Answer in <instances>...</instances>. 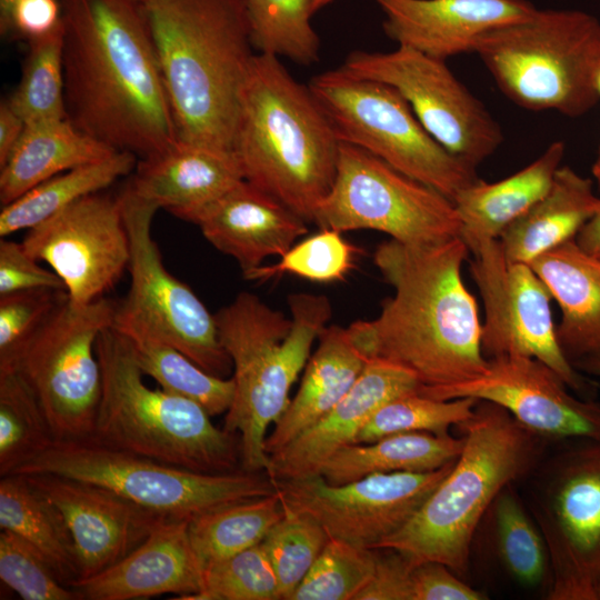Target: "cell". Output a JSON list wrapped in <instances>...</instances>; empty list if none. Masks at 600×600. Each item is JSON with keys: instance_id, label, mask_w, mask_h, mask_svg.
I'll return each mask as SVG.
<instances>
[{"instance_id": "1", "label": "cell", "mask_w": 600, "mask_h": 600, "mask_svg": "<svg viewBox=\"0 0 600 600\" xmlns=\"http://www.w3.org/2000/svg\"><path fill=\"white\" fill-rule=\"evenodd\" d=\"M67 119L144 159L178 139L152 36L133 0H62Z\"/></svg>"}, {"instance_id": "2", "label": "cell", "mask_w": 600, "mask_h": 600, "mask_svg": "<svg viewBox=\"0 0 600 600\" xmlns=\"http://www.w3.org/2000/svg\"><path fill=\"white\" fill-rule=\"evenodd\" d=\"M469 252L460 237L430 246L379 244L373 261L394 294L377 318L348 327L367 359L410 372L420 394L470 380L488 366L478 306L461 274Z\"/></svg>"}, {"instance_id": "3", "label": "cell", "mask_w": 600, "mask_h": 600, "mask_svg": "<svg viewBox=\"0 0 600 600\" xmlns=\"http://www.w3.org/2000/svg\"><path fill=\"white\" fill-rule=\"evenodd\" d=\"M178 139L232 151L241 92L256 56L244 0H149Z\"/></svg>"}, {"instance_id": "4", "label": "cell", "mask_w": 600, "mask_h": 600, "mask_svg": "<svg viewBox=\"0 0 600 600\" xmlns=\"http://www.w3.org/2000/svg\"><path fill=\"white\" fill-rule=\"evenodd\" d=\"M340 144L309 87L278 57L256 53L233 143L243 179L313 222L334 181Z\"/></svg>"}, {"instance_id": "5", "label": "cell", "mask_w": 600, "mask_h": 600, "mask_svg": "<svg viewBox=\"0 0 600 600\" xmlns=\"http://www.w3.org/2000/svg\"><path fill=\"white\" fill-rule=\"evenodd\" d=\"M288 304L290 317L242 291L214 314L233 368L223 428L239 434L241 469L248 472L268 473L267 430L289 404L290 390L332 313L323 294L292 293Z\"/></svg>"}, {"instance_id": "6", "label": "cell", "mask_w": 600, "mask_h": 600, "mask_svg": "<svg viewBox=\"0 0 600 600\" xmlns=\"http://www.w3.org/2000/svg\"><path fill=\"white\" fill-rule=\"evenodd\" d=\"M459 427L464 443L448 474L412 518L377 547L398 550L416 563L441 562L458 576L467 571L481 519L504 487L537 467L544 440L484 400Z\"/></svg>"}, {"instance_id": "7", "label": "cell", "mask_w": 600, "mask_h": 600, "mask_svg": "<svg viewBox=\"0 0 600 600\" xmlns=\"http://www.w3.org/2000/svg\"><path fill=\"white\" fill-rule=\"evenodd\" d=\"M96 351L102 389L91 439L192 471L242 470L236 434L216 427L198 403L149 388L129 341L112 326Z\"/></svg>"}, {"instance_id": "8", "label": "cell", "mask_w": 600, "mask_h": 600, "mask_svg": "<svg viewBox=\"0 0 600 600\" xmlns=\"http://www.w3.org/2000/svg\"><path fill=\"white\" fill-rule=\"evenodd\" d=\"M476 52L499 89L533 111L578 117L600 99V21L580 10H536L482 34Z\"/></svg>"}, {"instance_id": "9", "label": "cell", "mask_w": 600, "mask_h": 600, "mask_svg": "<svg viewBox=\"0 0 600 600\" xmlns=\"http://www.w3.org/2000/svg\"><path fill=\"white\" fill-rule=\"evenodd\" d=\"M13 473L53 474L97 484L168 520L190 521L212 509L277 491L274 480L264 472H198L91 438L56 441Z\"/></svg>"}, {"instance_id": "10", "label": "cell", "mask_w": 600, "mask_h": 600, "mask_svg": "<svg viewBox=\"0 0 600 600\" xmlns=\"http://www.w3.org/2000/svg\"><path fill=\"white\" fill-rule=\"evenodd\" d=\"M339 140L374 154L450 200L480 179L476 168L443 148L391 86L339 68L308 84Z\"/></svg>"}, {"instance_id": "11", "label": "cell", "mask_w": 600, "mask_h": 600, "mask_svg": "<svg viewBox=\"0 0 600 600\" xmlns=\"http://www.w3.org/2000/svg\"><path fill=\"white\" fill-rule=\"evenodd\" d=\"M313 223L340 232L376 230L411 246L460 237L461 222L448 197L362 148L341 142L336 178Z\"/></svg>"}, {"instance_id": "12", "label": "cell", "mask_w": 600, "mask_h": 600, "mask_svg": "<svg viewBox=\"0 0 600 600\" xmlns=\"http://www.w3.org/2000/svg\"><path fill=\"white\" fill-rule=\"evenodd\" d=\"M130 242V286L117 303L113 328L162 340L204 371L226 378L232 362L211 314L193 290L164 267L151 224L157 206L132 194H119Z\"/></svg>"}, {"instance_id": "13", "label": "cell", "mask_w": 600, "mask_h": 600, "mask_svg": "<svg viewBox=\"0 0 600 600\" xmlns=\"http://www.w3.org/2000/svg\"><path fill=\"white\" fill-rule=\"evenodd\" d=\"M117 301L66 297L23 351L18 370L41 403L56 441L92 437L101 399L99 334L113 326Z\"/></svg>"}, {"instance_id": "14", "label": "cell", "mask_w": 600, "mask_h": 600, "mask_svg": "<svg viewBox=\"0 0 600 600\" xmlns=\"http://www.w3.org/2000/svg\"><path fill=\"white\" fill-rule=\"evenodd\" d=\"M531 507L549 554L550 600H597L600 441L582 439L544 467Z\"/></svg>"}, {"instance_id": "15", "label": "cell", "mask_w": 600, "mask_h": 600, "mask_svg": "<svg viewBox=\"0 0 600 600\" xmlns=\"http://www.w3.org/2000/svg\"><path fill=\"white\" fill-rule=\"evenodd\" d=\"M339 69L354 78L394 88L424 129L473 168L503 140L498 122L444 60L398 46L390 52L352 51Z\"/></svg>"}, {"instance_id": "16", "label": "cell", "mask_w": 600, "mask_h": 600, "mask_svg": "<svg viewBox=\"0 0 600 600\" xmlns=\"http://www.w3.org/2000/svg\"><path fill=\"white\" fill-rule=\"evenodd\" d=\"M470 272L479 289L484 319L481 348L487 359L530 357L551 367L573 391L588 384L563 354L547 284L529 263L507 258L499 239L471 247Z\"/></svg>"}, {"instance_id": "17", "label": "cell", "mask_w": 600, "mask_h": 600, "mask_svg": "<svg viewBox=\"0 0 600 600\" xmlns=\"http://www.w3.org/2000/svg\"><path fill=\"white\" fill-rule=\"evenodd\" d=\"M454 461L433 471L372 473L343 484L321 476L276 484L288 508L313 517L330 538L376 549L412 518Z\"/></svg>"}, {"instance_id": "18", "label": "cell", "mask_w": 600, "mask_h": 600, "mask_svg": "<svg viewBox=\"0 0 600 600\" xmlns=\"http://www.w3.org/2000/svg\"><path fill=\"white\" fill-rule=\"evenodd\" d=\"M22 246L50 266L67 297L89 303L111 290L130 259V242L119 198L86 196L28 230Z\"/></svg>"}, {"instance_id": "19", "label": "cell", "mask_w": 600, "mask_h": 600, "mask_svg": "<svg viewBox=\"0 0 600 600\" xmlns=\"http://www.w3.org/2000/svg\"><path fill=\"white\" fill-rule=\"evenodd\" d=\"M568 388L563 379L544 362L512 356L488 359L481 374L423 396L493 402L543 439L600 441V403L576 398Z\"/></svg>"}, {"instance_id": "20", "label": "cell", "mask_w": 600, "mask_h": 600, "mask_svg": "<svg viewBox=\"0 0 600 600\" xmlns=\"http://www.w3.org/2000/svg\"><path fill=\"white\" fill-rule=\"evenodd\" d=\"M24 476L61 511L77 553L78 579L110 568L168 520L97 484L53 474Z\"/></svg>"}, {"instance_id": "21", "label": "cell", "mask_w": 600, "mask_h": 600, "mask_svg": "<svg viewBox=\"0 0 600 600\" xmlns=\"http://www.w3.org/2000/svg\"><path fill=\"white\" fill-rule=\"evenodd\" d=\"M418 390L419 383L410 372L368 359L353 386L324 417L270 456L267 474L274 481L320 476L322 467L336 452L354 443L381 406Z\"/></svg>"}, {"instance_id": "22", "label": "cell", "mask_w": 600, "mask_h": 600, "mask_svg": "<svg viewBox=\"0 0 600 600\" xmlns=\"http://www.w3.org/2000/svg\"><path fill=\"white\" fill-rule=\"evenodd\" d=\"M383 11L386 34L398 46L430 57L472 52L494 29L522 21L537 8L527 0H373Z\"/></svg>"}, {"instance_id": "23", "label": "cell", "mask_w": 600, "mask_h": 600, "mask_svg": "<svg viewBox=\"0 0 600 600\" xmlns=\"http://www.w3.org/2000/svg\"><path fill=\"white\" fill-rule=\"evenodd\" d=\"M189 521L166 520L123 559L70 587L86 600H132L177 594L188 599L203 587V567L189 538Z\"/></svg>"}, {"instance_id": "24", "label": "cell", "mask_w": 600, "mask_h": 600, "mask_svg": "<svg viewBox=\"0 0 600 600\" xmlns=\"http://www.w3.org/2000/svg\"><path fill=\"white\" fill-rule=\"evenodd\" d=\"M206 240L234 259L243 274L271 256L281 257L308 232L307 221L246 180L193 220Z\"/></svg>"}, {"instance_id": "25", "label": "cell", "mask_w": 600, "mask_h": 600, "mask_svg": "<svg viewBox=\"0 0 600 600\" xmlns=\"http://www.w3.org/2000/svg\"><path fill=\"white\" fill-rule=\"evenodd\" d=\"M242 180L234 152L178 141L161 153L139 159L126 188L159 209L193 222Z\"/></svg>"}, {"instance_id": "26", "label": "cell", "mask_w": 600, "mask_h": 600, "mask_svg": "<svg viewBox=\"0 0 600 600\" xmlns=\"http://www.w3.org/2000/svg\"><path fill=\"white\" fill-rule=\"evenodd\" d=\"M530 266L561 309L559 346L573 367L600 359V260L570 240Z\"/></svg>"}, {"instance_id": "27", "label": "cell", "mask_w": 600, "mask_h": 600, "mask_svg": "<svg viewBox=\"0 0 600 600\" xmlns=\"http://www.w3.org/2000/svg\"><path fill=\"white\" fill-rule=\"evenodd\" d=\"M367 361L348 327L327 326L304 367L297 393L266 438L267 453H276L324 417L350 390Z\"/></svg>"}, {"instance_id": "28", "label": "cell", "mask_w": 600, "mask_h": 600, "mask_svg": "<svg viewBox=\"0 0 600 600\" xmlns=\"http://www.w3.org/2000/svg\"><path fill=\"white\" fill-rule=\"evenodd\" d=\"M600 209L592 181L561 166L548 192L499 236L508 259L531 263L543 253L573 240Z\"/></svg>"}, {"instance_id": "29", "label": "cell", "mask_w": 600, "mask_h": 600, "mask_svg": "<svg viewBox=\"0 0 600 600\" xmlns=\"http://www.w3.org/2000/svg\"><path fill=\"white\" fill-rule=\"evenodd\" d=\"M564 154L562 141L552 142L533 162L496 181H477L453 199L466 244L498 239L501 232L526 213L550 189Z\"/></svg>"}, {"instance_id": "30", "label": "cell", "mask_w": 600, "mask_h": 600, "mask_svg": "<svg viewBox=\"0 0 600 600\" xmlns=\"http://www.w3.org/2000/svg\"><path fill=\"white\" fill-rule=\"evenodd\" d=\"M116 152L67 118L27 124L0 167V202L6 206L39 183Z\"/></svg>"}, {"instance_id": "31", "label": "cell", "mask_w": 600, "mask_h": 600, "mask_svg": "<svg viewBox=\"0 0 600 600\" xmlns=\"http://www.w3.org/2000/svg\"><path fill=\"white\" fill-rule=\"evenodd\" d=\"M463 443V436L393 433L343 447L326 462L320 476L328 483L343 484L372 473L433 471L457 460Z\"/></svg>"}, {"instance_id": "32", "label": "cell", "mask_w": 600, "mask_h": 600, "mask_svg": "<svg viewBox=\"0 0 600 600\" xmlns=\"http://www.w3.org/2000/svg\"><path fill=\"white\" fill-rule=\"evenodd\" d=\"M0 528L33 547L64 584L70 587L79 578L73 540L61 511L24 474L1 477Z\"/></svg>"}, {"instance_id": "33", "label": "cell", "mask_w": 600, "mask_h": 600, "mask_svg": "<svg viewBox=\"0 0 600 600\" xmlns=\"http://www.w3.org/2000/svg\"><path fill=\"white\" fill-rule=\"evenodd\" d=\"M138 157L116 151L109 157L57 174L2 206L0 237L29 230L91 193L100 192L136 169Z\"/></svg>"}, {"instance_id": "34", "label": "cell", "mask_w": 600, "mask_h": 600, "mask_svg": "<svg viewBox=\"0 0 600 600\" xmlns=\"http://www.w3.org/2000/svg\"><path fill=\"white\" fill-rule=\"evenodd\" d=\"M284 513L278 492L229 503L191 519L192 548L207 567L262 542Z\"/></svg>"}, {"instance_id": "35", "label": "cell", "mask_w": 600, "mask_h": 600, "mask_svg": "<svg viewBox=\"0 0 600 600\" xmlns=\"http://www.w3.org/2000/svg\"><path fill=\"white\" fill-rule=\"evenodd\" d=\"M119 332L129 341L142 373L156 380L162 390L198 403L211 417L227 412L233 397L232 378L204 371L162 340L137 331Z\"/></svg>"}, {"instance_id": "36", "label": "cell", "mask_w": 600, "mask_h": 600, "mask_svg": "<svg viewBox=\"0 0 600 600\" xmlns=\"http://www.w3.org/2000/svg\"><path fill=\"white\" fill-rule=\"evenodd\" d=\"M56 442L44 410L18 369L0 371V476L20 466Z\"/></svg>"}, {"instance_id": "37", "label": "cell", "mask_w": 600, "mask_h": 600, "mask_svg": "<svg viewBox=\"0 0 600 600\" xmlns=\"http://www.w3.org/2000/svg\"><path fill=\"white\" fill-rule=\"evenodd\" d=\"M258 53L286 57L301 66L319 60L320 40L311 26V0H244Z\"/></svg>"}, {"instance_id": "38", "label": "cell", "mask_w": 600, "mask_h": 600, "mask_svg": "<svg viewBox=\"0 0 600 600\" xmlns=\"http://www.w3.org/2000/svg\"><path fill=\"white\" fill-rule=\"evenodd\" d=\"M29 42L21 80L9 103L27 124L66 119L63 21L52 32Z\"/></svg>"}, {"instance_id": "39", "label": "cell", "mask_w": 600, "mask_h": 600, "mask_svg": "<svg viewBox=\"0 0 600 600\" xmlns=\"http://www.w3.org/2000/svg\"><path fill=\"white\" fill-rule=\"evenodd\" d=\"M512 484L504 487L490 507L497 551L516 581L524 587H537L550 573L548 549Z\"/></svg>"}, {"instance_id": "40", "label": "cell", "mask_w": 600, "mask_h": 600, "mask_svg": "<svg viewBox=\"0 0 600 600\" xmlns=\"http://www.w3.org/2000/svg\"><path fill=\"white\" fill-rule=\"evenodd\" d=\"M479 400L436 399L418 391L391 399L381 406L357 436L354 443H368L400 432L449 434L451 426L470 419Z\"/></svg>"}, {"instance_id": "41", "label": "cell", "mask_w": 600, "mask_h": 600, "mask_svg": "<svg viewBox=\"0 0 600 600\" xmlns=\"http://www.w3.org/2000/svg\"><path fill=\"white\" fill-rule=\"evenodd\" d=\"M329 538L313 517L284 504L283 516L261 542L277 577L281 599H290Z\"/></svg>"}, {"instance_id": "42", "label": "cell", "mask_w": 600, "mask_h": 600, "mask_svg": "<svg viewBox=\"0 0 600 600\" xmlns=\"http://www.w3.org/2000/svg\"><path fill=\"white\" fill-rule=\"evenodd\" d=\"M377 549L329 538L289 600H356L372 577Z\"/></svg>"}, {"instance_id": "43", "label": "cell", "mask_w": 600, "mask_h": 600, "mask_svg": "<svg viewBox=\"0 0 600 600\" xmlns=\"http://www.w3.org/2000/svg\"><path fill=\"white\" fill-rule=\"evenodd\" d=\"M341 233L320 229L318 233L293 244L278 262L262 264L243 276L252 281H268L282 274L319 283L342 281L354 267L357 249Z\"/></svg>"}, {"instance_id": "44", "label": "cell", "mask_w": 600, "mask_h": 600, "mask_svg": "<svg viewBox=\"0 0 600 600\" xmlns=\"http://www.w3.org/2000/svg\"><path fill=\"white\" fill-rule=\"evenodd\" d=\"M279 583L261 543L203 568L202 590L188 600H279Z\"/></svg>"}, {"instance_id": "45", "label": "cell", "mask_w": 600, "mask_h": 600, "mask_svg": "<svg viewBox=\"0 0 600 600\" xmlns=\"http://www.w3.org/2000/svg\"><path fill=\"white\" fill-rule=\"evenodd\" d=\"M0 579L24 600H82L33 547L9 530L0 532Z\"/></svg>"}, {"instance_id": "46", "label": "cell", "mask_w": 600, "mask_h": 600, "mask_svg": "<svg viewBox=\"0 0 600 600\" xmlns=\"http://www.w3.org/2000/svg\"><path fill=\"white\" fill-rule=\"evenodd\" d=\"M66 297L52 289L0 296V371L18 368L27 346Z\"/></svg>"}, {"instance_id": "47", "label": "cell", "mask_w": 600, "mask_h": 600, "mask_svg": "<svg viewBox=\"0 0 600 600\" xmlns=\"http://www.w3.org/2000/svg\"><path fill=\"white\" fill-rule=\"evenodd\" d=\"M22 243L0 239V296L33 290L52 289L66 291L60 277L39 264Z\"/></svg>"}, {"instance_id": "48", "label": "cell", "mask_w": 600, "mask_h": 600, "mask_svg": "<svg viewBox=\"0 0 600 600\" xmlns=\"http://www.w3.org/2000/svg\"><path fill=\"white\" fill-rule=\"evenodd\" d=\"M417 563L390 548H377L374 571L356 600H413L412 572Z\"/></svg>"}, {"instance_id": "49", "label": "cell", "mask_w": 600, "mask_h": 600, "mask_svg": "<svg viewBox=\"0 0 600 600\" xmlns=\"http://www.w3.org/2000/svg\"><path fill=\"white\" fill-rule=\"evenodd\" d=\"M0 11L2 31L12 30L28 40L46 36L62 23L57 0H10Z\"/></svg>"}, {"instance_id": "50", "label": "cell", "mask_w": 600, "mask_h": 600, "mask_svg": "<svg viewBox=\"0 0 600 600\" xmlns=\"http://www.w3.org/2000/svg\"><path fill=\"white\" fill-rule=\"evenodd\" d=\"M413 600H483L487 597L464 583L449 567L437 561L417 563L412 572Z\"/></svg>"}, {"instance_id": "51", "label": "cell", "mask_w": 600, "mask_h": 600, "mask_svg": "<svg viewBox=\"0 0 600 600\" xmlns=\"http://www.w3.org/2000/svg\"><path fill=\"white\" fill-rule=\"evenodd\" d=\"M27 123L13 110L9 100L0 104V167L4 164L21 138Z\"/></svg>"}, {"instance_id": "52", "label": "cell", "mask_w": 600, "mask_h": 600, "mask_svg": "<svg viewBox=\"0 0 600 600\" xmlns=\"http://www.w3.org/2000/svg\"><path fill=\"white\" fill-rule=\"evenodd\" d=\"M574 242L583 252L600 260V209L580 229Z\"/></svg>"}, {"instance_id": "53", "label": "cell", "mask_w": 600, "mask_h": 600, "mask_svg": "<svg viewBox=\"0 0 600 600\" xmlns=\"http://www.w3.org/2000/svg\"><path fill=\"white\" fill-rule=\"evenodd\" d=\"M582 370L592 374L600 376V359L586 364Z\"/></svg>"}, {"instance_id": "54", "label": "cell", "mask_w": 600, "mask_h": 600, "mask_svg": "<svg viewBox=\"0 0 600 600\" xmlns=\"http://www.w3.org/2000/svg\"><path fill=\"white\" fill-rule=\"evenodd\" d=\"M592 174L597 180L598 187L600 188V147L598 151V157L592 166Z\"/></svg>"}, {"instance_id": "55", "label": "cell", "mask_w": 600, "mask_h": 600, "mask_svg": "<svg viewBox=\"0 0 600 600\" xmlns=\"http://www.w3.org/2000/svg\"><path fill=\"white\" fill-rule=\"evenodd\" d=\"M333 0H311L312 13L317 12L321 8L328 6Z\"/></svg>"}, {"instance_id": "56", "label": "cell", "mask_w": 600, "mask_h": 600, "mask_svg": "<svg viewBox=\"0 0 600 600\" xmlns=\"http://www.w3.org/2000/svg\"><path fill=\"white\" fill-rule=\"evenodd\" d=\"M597 600H600V581L597 589Z\"/></svg>"}, {"instance_id": "57", "label": "cell", "mask_w": 600, "mask_h": 600, "mask_svg": "<svg viewBox=\"0 0 600 600\" xmlns=\"http://www.w3.org/2000/svg\"><path fill=\"white\" fill-rule=\"evenodd\" d=\"M597 87H598V93L600 96V74L598 77Z\"/></svg>"}, {"instance_id": "58", "label": "cell", "mask_w": 600, "mask_h": 600, "mask_svg": "<svg viewBox=\"0 0 600 600\" xmlns=\"http://www.w3.org/2000/svg\"><path fill=\"white\" fill-rule=\"evenodd\" d=\"M10 0H0V7H3L4 4H7Z\"/></svg>"}, {"instance_id": "59", "label": "cell", "mask_w": 600, "mask_h": 600, "mask_svg": "<svg viewBox=\"0 0 600 600\" xmlns=\"http://www.w3.org/2000/svg\"><path fill=\"white\" fill-rule=\"evenodd\" d=\"M133 1L138 2L139 4H143V3L148 2L149 0H133Z\"/></svg>"}]
</instances>
